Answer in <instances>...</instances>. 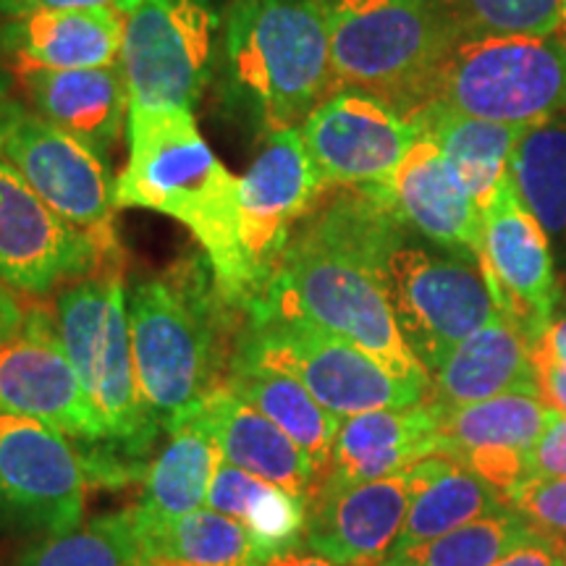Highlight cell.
I'll return each mask as SVG.
<instances>
[{"mask_svg": "<svg viewBox=\"0 0 566 566\" xmlns=\"http://www.w3.org/2000/svg\"><path fill=\"white\" fill-rule=\"evenodd\" d=\"M405 223L375 187H344L296 226L250 321H304L378 359L407 384L430 388V373L396 325L386 265L405 244Z\"/></svg>", "mask_w": 566, "mask_h": 566, "instance_id": "cell-1", "label": "cell"}, {"mask_svg": "<svg viewBox=\"0 0 566 566\" xmlns=\"http://www.w3.org/2000/svg\"><path fill=\"white\" fill-rule=\"evenodd\" d=\"M129 158L113 187L116 208L153 210L192 231L208 254L216 294L244 310L239 271V179L202 139L192 111L132 105Z\"/></svg>", "mask_w": 566, "mask_h": 566, "instance_id": "cell-2", "label": "cell"}, {"mask_svg": "<svg viewBox=\"0 0 566 566\" xmlns=\"http://www.w3.org/2000/svg\"><path fill=\"white\" fill-rule=\"evenodd\" d=\"M226 69L268 134L300 129L334 92L323 0H231Z\"/></svg>", "mask_w": 566, "mask_h": 566, "instance_id": "cell-3", "label": "cell"}, {"mask_svg": "<svg viewBox=\"0 0 566 566\" xmlns=\"http://www.w3.org/2000/svg\"><path fill=\"white\" fill-rule=\"evenodd\" d=\"M334 90L384 97L407 118L428 103L459 27L454 0H323Z\"/></svg>", "mask_w": 566, "mask_h": 566, "instance_id": "cell-4", "label": "cell"}, {"mask_svg": "<svg viewBox=\"0 0 566 566\" xmlns=\"http://www.w3.org/2000/svg\"><path fill=\"white\" fill-rule=\"evenodd\" d=\"M55 328L105 438L124 457H145L160 433L134 370L129 294L118 273L90 275L61 289Z\"/></svg>", "mask_w": 566, "mask_h": 566, "instance_id": "cell-5", "label": "cell"}, {"mask_svg": "<svg viewBox=\"0 0 566 566\" xmlns=\"http://www.w3.org/2000/svg\"><path fill=\"white\" fill-rule=\"evenodd\" d=\"M139 391L160 430L184 428L216 388V315L200 283L139 281L129 292Z\"/></svg>", "mask_w": 566, "mask_h": 566, "instance_id": "cell-6", "label": "cell"}, {"mask_svg": "<svg viewBox=\"0 0 566 566\" xmlns=\"http://www.w3.org/2000/svg\"><path fill=\"white\" fill-rule=\"evenodd\" d=\"M428 105L530 129L566 111V48L554 34H459Z\"/></svg>", "mask_w": 566, "mask_h": 566, "instance_id": "cell-7", "label": "cell"}, {"mask_svg": "<svg viewBox=\"0 0 566 566\" xmlns=\"http://www.w3.org/2000/svg\"><path fill=\"white\" fill-rule=\"evenodd\" d=\"M233 357L292 375L342 420L378 409H407L428 396L422 386L396 378L359 346L304 321H250Z\"/></svg>", "mask_w": 566, "mask_h": 566, "instance_id": "cell-8", "label": "cell"}, {"mask_svg": "<svg viewBox=\"0 0 566 566\" xmlns=\"http://www.w3.org/2000/svg\"><path fill=\"white\" fill-rule=\"evenodd\" d=\"M388 300L409 352L430 375L499 313L478 254L399 244L386 265Z\"/></svg>", "mask_w": 566, "mask_h": 566, "instance_id": "cell-9", "label": "cell"}, {"mask_svg": "<svg viewBox=\"0 0 566 566\" xmlns=\"http://www.w3.org/2000/svg\"><path fill=\"white\" fill-rule=\"evenodd\" d=\"M218 24L212 0H137L118 59L132 105L192 111L210 82Z\"/></svg>", "mask_w": 566, "mask_h": 566, "instance_id": "cell-10", "label": "cell"}, {"mask_svg": "<svg viewBox=\"0 0 566 566\" xmlns=\"http://www.w3.org/2000/svg\"><path fill=\"white\" fill-rule=\"evenodd\" d=\"M300 129L268 134V145L239 179V271L244 310L273 279L289 239L325 192Z\"/></svg>", "mask_w": 566, "mask_h": 566, "instance_id": "cell-11", "label": "cell"}, {"mask_svg": "<svg viewBox=\"0 0 566 566\" xmlns=\"http://www.w3.org/2000/svg\"><path fill=\"white\" fill-rule=\"evenodd\" d=\"M0 158L9 160L59 216L90 233L108 260H118L113 187L103 155L38 113L17 105L0 134Z\"/></svg>", "mask_w": 566, "mask_h": 566, "instance_id": "cell-12", "label": "cell"}, {"mask_svg": "<svg viewBox=\"0 0 566 566\" xmlns=\"http://www.w3.org/2000/svg\"><path fill=\"white\" fill-rule=\"evenodd\" d=\"M87 467L61 430L0 415V527L51 537L82 525Z\"/></svg>", "mask_w": 566, "mask_h": 566, "instance_id": "cell-13", "label": "cell"}, {"mask_svg": "<svg viewBox=\"0 0 566 566\" xmlns=\"http://www.w3.org/2000/svg\"><path fill=\"white\" fill-rule=\"evenodd\" d=\"M300 134L325 187H378L391 179L422 129L384 97L357 87L331 92Z\"/></svg>", "mask_w": 566, "mask_h": 566, "instance_id": "cell-14", "label": "cell"}, {"mask_svg": "<svg viewBox=\"0 0 566 566\" xmlns=\"http://www.w3.org/2000/svg\"><path fill=\"white\" fill-rule=\"evenodd\" d=\"M478 260L491 286L495 310L535 346L548 334L554 315V258L548 233L522 202L512 176L499 184L483 208V244Z\"/></svg>", "mask_w": 566, "mask_h": 566, "instance_id": "cell-15", "label": "cell"}, {"mask_svg": "<svg viewBox=\"0 0 566 566\" xmlns=\"http://www.w3.org/2000/svg\"><path fill=\"white\" fill-rule=\"evenodd\" d=\"M105 260L95 239L30 187L0 158V281L24 294H48L63 283L90 279Z\"/></svg>", "mask_w": 566, "mask_h": 566, "instance_id": "cell-16", "label": "cell"}, {"mask_svg": "<svg viewBox=\"0 0 566 566\" xmlns=\"http://www.w3.org/2000/svg\"><path fill=\"white\" fill-rule=\"evenodd\" d=\"M0 415L32 417L87 446L108 443L55 321L42 310L27 315L19 334L0 344Z\"/></svg>", "mask_w": 566, "mask_h": 566, "instance_id": "cell-17", "label": "cell"}, {"mask_svg": "<svg viewBox=\"0 0 566 566\" xmlns=\"http://www.w3.org/2000/svg\"><path fill=\"white\" fill-rule=\"evenodd\" d=\"M412 488L405 472L367 483H323L307 504L302 546L338 566H373L391 554Z\"/></svg>", "mask_w": 566, "mask_h": 566, "instance_id": "cell-18", "label": "cell"}, {"mask_svg": "<svg viewBox=\"0 0 566 566\" xmlns=\"http://www.w3.org/2000/svg\"><path fill=\"white\" fill-rule=\"evenodd\" d=\"M375 189L386 197L399 221L424 239L446 250L480 254L483 210L428 134L415 142L391 179Z\"/></svg>", "mask_w": 566, "mask_h": 566, "instance_id": "cell-19", "label": "cell"}, {"mask_svg": "<svg viewBox=\"0 0 566 566\" xmlns=\"http://www.w3.org/2000/svg\"><path fill=\"white\" fill-rule=\"evenodd\" d=\"M192 422L208 430L226 462L254 478L286 488L307 504L323 483L313 459L304 454L279 424L247 405L242 396L233 394L226 384H218L205 396Z\"/></svg>", "mask_w": 566, "mask_h": 566, "instance_id": "cell-20", "label": "cell"}, {"mask_svg": "<svg viewBox=\"0 0 566 566\" xmlns=\"http://www.w3.org/2000/svg\"><path fill=\"white\" fill-rule=\"evenodd\" d=\"M27 97L45 118L105 155L129 124V87L122 63L95 69H21Z\"/></svg>", "mask_w": 566, "mask_h": 566, "instance_id": "cell-21", "label": "cell"}, {"mask_svg": "<svg viewBox=\"0 0 566 566\" xmlns=\"http://www.w3.org/2000/svg\"><path fill=\"white\" fill-rule=\"evenodd\" d=\"M436 454H441V438L436 407L428 399L407 409L354 415L342 422L323 483L349 485L391 478Z\"/></svg>", "mask_w": 566, "mask_h": 566, "instance_id": "cell-22", "label": "cell"}, {"mask_svg": "<svg viewBox=\"0 0 566 566\" xmlns=\"http://www.w3.org/2000/svg\"><path fill=\"white\" fill-rule=\"evenodd\" d=\"M514 391L541 396L533 344L506 315L495 313L430 375L424 399L438 407H464Z\"/></svg>", "mask_w": 566, "mask_h": 566, "instance_id": "cell-23", "label": "cell"}, {"mask_svg": "<svg viewBox=\"0 0 566 566\" xmlns=\"http://www.w3.org/2000/svg\"><path fill=\"white\" fill-rule=\"evenodd\" d=\"M126 13L118 9L38 11L11 19L0 42L21 69H95L122 59Z\"/></svg>", "mask_w": 566, "mask_h": 566, "instance_id": "cell-24", "label": "cell"}, {"mask_svg": "<svg viewBox=\"0 0 566 566\" xmlns=\"http://www.w3.org/2000/svg\"><path fill=\"white\" fill-rule=\"evenodd\" d=\"M218 459L216 441L197 422L174 430L166 449L145 470L139 504L129 509L142 551L181 516L208 506Z\"/></svg>", "mask_w": 566, "mask_h": 566, "instance_id": "cell-25", "label": "cell"}, {"mask_svg": "<svg viewBox=\"0 0 566 566\" xmlns=\"http://www.w3.org/2000/svg\"><path fill=\"white\" fill-rule=\"evenodd\" d=\"M405 475L412 488V499H409L405 527L391 554L422 546L451 530L506 509L501 495L454 457L436 454L420 459L417 464L407 467Z\"/></svg>", "mask_w": 566, "mask_h": 566, "instance_id": "cell-26", "label": "cell"}, {"mask_svg": "<svg viewBox=\"0 0 566 566\" xmlns=\"http://www.w3.org/2000/svg\"><path fill=\"white\" fill-rule=\"evenodd\" d=\"M226 386L279 424L325 478L336 436L342 430V417L328 412L292 375L247 363L242 357H231Z\"/></svg>", "mask_w": 566, "mask_h": 566, "instance_id": "cell-27", "label": "cell"}, {"mask_svg": "<svg viewBox=\"0 0 566 566\" xmlns=\"http://www.w3.org/2000/svg\"><path fill=\"white\" fill-rule=\"evenodd\" d=\"M433 405V401H430ZM436 407L441 454L462 457L472 449L530 451L558 415L537 394L514 391L464 407Z\"/></svg>", "mask_w": 566, "mask_h": 566, "instance_id": "cell-28", "label": "cell"}, {"mask_svg": "<svg viewBox=\"0 0 566 566\" xmlns=\"http://www.w3.org/2000/svg\"><path fill=\"white\" fill-rule=\"evenodd\" d=\"M412 122L441 147L443 158L483 210L499 184L509 176L516 139L525 129L462 116L438 105L422 108Z\"/></svg>", "mask_w": 566, "mask_h": 566, "instance_id": "cell-29", "label": "cell"}, {"mask_svg": "<svg viewBox=\"0 0 566 566\" xmlns=\"http://www.w3.org/2000/svg\"><path fill=\"white\" fill-rule=\"evenodd\" d=\"M279 551L242 522L202 506L181 516L145 546L150 564L166 566H265Z\"/></svg>", "mask_w": 566, "mask_h": 566, "instance_id": "cell-30", "label": "cell"}, {"mask_svg": "<svg viewBox=\"0 0 566 566\" xmlns=\"http://www.w3.org/2000/svg\"><path fill=\"white\" fill-rule=\"evenodd\" d=\"M208 506L242 522L279 554L302 546L307 501L289 493L286 488L239 470L223 457L212 472Z\"/></svg>", "mask_w": 566, "mask_h": 566, "instance_id": "cell-31", "label": "cell"}, {"mask_svg": "<svg viewBox=\"0 0 566 566\" xmlns=\"http://www.w3.org/2000/svg\"><path fill=\"white\" fill-rule=\"evenodd\" d=\"M509 176L548 239L566 237V111L522 132Z\"/></svg>", "mask_w": 566, "mask_h": 566, "instance_id": "cell-32", "label": "cell"}, {"mask_svg": "<svg viewBox=\"0 0 566 566\" xmlns=\"http://www.w3.org/2000/svg\"><path fill=\"white\" fill-rule=\"evenodd\" d=\"M132 512L103 514L69 533L40 537L13 566H145Z\"/></svg>", "mask_w": 566, "mask_h": 566, "instance_id": "cell-33", "label": "cell"}, {"mask_svg": "<svg viewBox=\"0 0 566 566\" xmlns=\"http://www.w3.org/2000/svg\"><path fill=\"white\" fill-rule=\"evenodd\" d=\"M537 535H543L541 530L512 509H504L391 556H401L417 566H493Z\"/></svg>", "mask_w": 566, "mask_h": 566, "instance_id": "cell-34", "label": "cell"}, {"mask_svg": "<svg viewBox=\"0 0 566 566\" xmlns=\"http://www.w3.org/2000/svg\"><path fill=\"white\" fill-rule=\"evenodd\" d=\"M462 34H554L562 0H454Z\"/></svg>", "mask_w": 566, "mask_h": 566, "instance_id": "cell-35", "label": "cell"}, {"mask_svg": "<svg viewBox=\"0 0 566 566\" xmlns=\"http://www.w3.org/2000/svg\"><path fill=\"white\" fill-rule=\"evenodd\" d=\"M509 509L541 530L566 537V478H530L509 495Z\"/></svg>", "mask_w": 566, "mask_h": 566, "instance_id": "cell-36", "label": "cell"}, {"mask_svg": "<svg viewBox=\"0 0 566 566\" xmlns=\"http://www.w3.org/2000/svg\"><path fill=\"white\" fill-rule=\"evenodd\" d=\"M457 462H462L467 470H472L480 480H485L501 495L506 509L509 495L525 480H530L527 451L520 449H495V446H488V449L467 451V454L457 457Z\"/></svg>", "mask_w": 566, "mask_h": 566, "instance_id": "cell-37", "label": "cell"}, {"mask_svg": "<svg viewBox=\"0 0 566 566\" xmlns=\"http://www.w3.org/2000/svg\"><path fill=\"white\" fill-rule=\"evenodd\" d=\"M530 478H566V415H558L527 451Z\"/></svg>", "mask_w": 566, "mask_h": 566, "instance_id": "cell-38", "label": "cell"}, {"mask_svg": "<svg viewBox=\"0 0 566 566\" xmlns=\"http://www.w3.org/2000/svg\"><path fill=\"white\" fill-rule=\"evenodd\" d=\"M533 363L541 399L546 401L548 407H554L556 412L566 415V370L556 363L554 354H551L546 338H541V342L533 346Z\"/></svg>", "mask_w": 566, "mask_h": 566, "instance_id": "cell-39", "label": "cell"}, {"mask_svg": "<svg viewBox=\"0 0 566 566\" xmlns=\"http://www.w3.org/2000/svg\"><path fill=\"white\" fill-rule=\"evenodd\" d=\"M137 0H0V13L9 19L27 17L38 11H71V9H118L129 13Z\"/></svg>", "mask_w": 566, "mask_h": 566, "instance_id": "cell-40", "label": "cell"}, {"mask_svg": "<svg viewBox=\"0 0 566 566\" xmlns=\"http://www.w3.org/2000/svg\"><path fill=\"white\" fill-rule=\"evenodd\" d=\"M493 566H566V543L562 537L543 533L499 558Z\"/></svg>", "mask_w": 566, "mask_h": 566, "instance_id": "cell-41", "label": "cell"}, {"mask_svg": "<svg viewBox=\"0 0 566 566\" xmlns=\"http://www.w3.org/2000/svg\"><path fill=\"white\" fill-rule=\"evenodd\" d=\"M27 307L24 302L19 300L17 294L0 281V344L9 342L11 336H17L21 331V325L27 321Z\"/></svg>", "mask_w": 566, "mask_h": 566, "instance_id": "cell-42", "label": "cell"}, {"mask_svg": "<svg viewBox=\"0 0 566 566\" xmlns=\"http://www.w3.org/2000/svg\"><path fill=\"white\" fill-rule=\"evenodd\" d=\"M265 566H338V564L328 562V558L317 554H310V551L292 548V551H283L279 556H273Z\"/></svg>", "mask_w": 566, "mask_h": 566, "instance_id": "cell-43", "label": "cell"}, {"mask_svg": "<svg viewBox=\"0 0 566 566\" xmlns=\"http://www.w3.org/2000/svg\"><path fill=\"white\" fill-rule=\"evenodd\" d=\"M543 338H546L548 349H551V354H554V357H556V363L562 365L564 370H566V321L551 325L548 334L543 336Z\"/></svg>", "mask_w": 566, "mask_h": 566, "instance_id": "cell-44", "label": "cell"}, {"mask_svg": "<svg viewBox=\"0 0 566 566\" xmlns=\"http://www.w3.org/2000/svg\"><path fill=\"white\" fill-rule=\"evenodd\" d=\"M554 38L566 48V0H562V13H558V24Z\"/></svg>", "mask_w": 566, "mask_h": 566, "instance_id": "cell-45", "label": "cell"}, {"mask_svg": "<svg viewBox=\"0 0 566 566\" xmlns=\"http://www.w3.org/2000/svg\"><path fill=\"white\" fill-rule=\"evenodd\" d=\"M13 108H17V103H9V101H3V97H0V134H3L6 124H9Z\"/></svg>", "mask_w": 566, "mask_h": 566, "instance_id": "cell-46", "label": "cell"}, {"mask_svg": "<svg viewBox=\"0 0 566 566\" xmlns=\"http://www.w3.org/2000/svg\"><path fill=\"white\" fill-rule=\"evenodd\" d=\"M373 566H417V564L407 562V558H401V556H386L384 562H378V564H373Z\"/></svg>", "mask_w": 566, "mask_h": 566, "instance_id": "cell-47", "label": "cell"}, {"mask_svg": "<svg viewBox=\"0 0 566 566\" xmlns=\"http://www.w3.org/2000/svg\"><path fill=\"white\" fill-rule=\"evenodd\" d=\"M145 566H166V564H150V562H147Z\"/></svg>", "mask_w": 566, "mask_h": 566, "instance_id": "cell-48", "label": "cell"}]
</instances>
